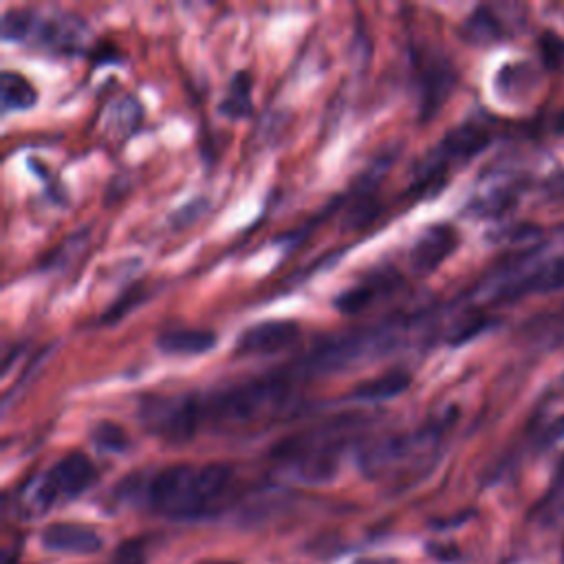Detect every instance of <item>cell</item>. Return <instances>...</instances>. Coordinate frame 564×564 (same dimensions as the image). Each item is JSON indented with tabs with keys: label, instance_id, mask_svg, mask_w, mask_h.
I'll list each match as a JSON object with an SVG mask.
<instances>
[{
	"label": "cell",
	"instance_id": "3957f363",
	"mask_svg": "<svg viewBox=\"0 0 564 564\" xmlns=\"http://www.w3.org/2000/svg\"><path fill=\"white\" fill-rule=\"evenodd\" d=\"M352 427V423L333 421L324 427L302 432L280 443L275 458L302 482H326L339 469Z\"/></svg>",
	"mask_w": 564,
	"mask_h": 564
},
{
	"label": "cell",
	"instance_id": "d4e9b609",
	"mask_svg": "<svg viewBox=\"0 0 564 564\" xmlns=\"http://www.w3.org/2000/svg\"><path fill=\"white\" fill-rule=\"evenodd\" d=\"M121 302H117V304H112L110 306V311H106L104 313V322H115V319H119L132 304H137L139 302V293L134 291V289H130L128 293H126V297H119Z\"/></svg>",
	"mask_w": 564,
	"mask_h": 564
},
{
	"label": "cell",
	"instance_id": "f1b7e54d",
	"mask_svg": "<svg viewBox=\"0 0 564 564\" xmlns=\"http://www.w3.org/2000/svg\"><path fill=\"white\" fill-rule=\"evenodd\" d=\"M560 476H564V460H562V467H560Z\"/></svg>",
	"mask_w": 564,
	"mask_h": 564
},
{
	"label": "cell",
	"instance_id": "4fadbf2b",
	"mask_svg": "<svg viewBox=\"0 0 564 564\" xmlns=\"http://www.w3.org/2000/svg\"><path fill=\"white\" fill-rule=\"evenodd\" d=\"M156 346L165 355H203L216 346V333L203 328H174L161 333Z\"/></svg>",
	"mask_w": 564,
	"mask_h": 564
},
{
	"label": "cell",
	"instance_id": "5bb4252c",
	"mask_svg": "<svg viewBox=\"0 0 564 564\" xmlns=\"http://www.w3.org/2000/svg\"><path fill=\"white\" fill-rule=\"evenodd\" d=\"M410 375L405 370H388L383 375L370 377L359 381L350 397L357 401H366V403H379V401H388L397 394H401L403 390H408L410 386Z\"/></svg>",
	"mask_w": 564,
	"mask_h": 564
},
{
	"label": "cell",
	"instance_id": "7a4b0ae2",
	"mask_svg": "<svg viewBox=\"0 0 564 564\" xmlns=\"http://www.w3.org/2000/svg\"><path fill=\"white\" fill-rule=\"evenodd\" d=\"M295 381L297 377L291 370H280L216 392L203 399L205 423L220 430H236L275 421L284 416L295 401Z\"/></svg>",
	"mask_w": 564,
	"mask_h": 564
},
{
	"label": "cell",
	"instance_id": "ffe728a7",
	"mask_svg": "<svg viewBox=\"0 0 564 564\" xmlns=\"http://www.w3.org/2000/svg\"><path fill=\"white\" fill-rule=\"evenodd\" d=\"M37 15L29 9H9L2 13V37L4 40H29L33 37Z\"/></svg>",
	"mask_w": 564,
	"mask_h": 564
},
{
	"label": "cell",
	"instance_id": "44dd1931",
	"mask_svg": "<svg viewBox=\"0 0 564 564\" xmlns=\"http://www.w3.org/2000/svg\"><path fill=\"white\" fill-rule=\"evenodd\" d=\"M90 441L101 452H123L128 447L126 432L112 421H99L90 430Z\"/></svg>",
	"mask_w": 564,
	"mask_h": 564
},
{
	"label": "cell",
	"instance_id": "8992f818",
	"mask_svg": "<svg viewBox=\"0 0 564 564\" xmlns=\"http://www.w3.org/2000/svg\"><path fill=\"white\" fill-rule=\"evenodd\" d=\"M139 416L148 432L170 443H185L205 425L203 399L189 392L150 397L141 403Z\"/></svg>",
	"mask_w": 564,
	"mask_h": 564
},
{
	"label": "cell",
	"instance_id": "7c38bea8",
	"mask_svg": "<svg viewBox=\"0 0 564 564\" xmlns=\"http://www.w3.org/2000/svg\"><path fill=\"white\" fill-rule=\"evenodd\" d=\"M489 145V132L478 126V123H463L452 128L441 145H438V156L443 161L449 159H471L474 154L482 152Z\"/></svg>",
	"mask_w": 564,
	"mask_h": 564
},
{
	"label": "cell",
	"instance_id": "6da1fadb",
	"mask_svg": "<svg viewBox=\"0 0 564 564\" xmlns=\"http://www.w3.org/2000/svg\"><path fill=\"white\" fill-rule=\"evenodd\" d=\"M234 491V469L225 463H176L143 482V502L170 520L216 516Z\"/></svg>",
	"mask_w": 564,
	"mask_h": 564
},
{
	"label": "cell",
	"instance_id": "d6986e66",
	"mask_svg": "<svg viewBox=\"0 0 564 564\" xmlns=\"http://www.w3.org/2000/svg\"><path fill=\"white\" fill-rule=\"evenodd\" d=\"M449 84H452V77H449V70L443 68V66H434L430 68L425 82H423V117H430L445 99L447 90H449Z\"/></svg>",
	"mask_w": 564,
	"mask_h": 564
},
{
	"label": "cell",
	"instance_id": "cb8c5ba5",
	"mask_svg": "<svg viewBox=\"0 0 564 564\" xmlns=\"http://www.w3.org/2000/svg\"><path fill=\"white\" fill-rule=\"evenodd\" d=\"M110 564H143V549L139 546V542H126L123 546H119Z\"/></svg>",
	"mask_w": 564,
	"mask_h": 564
},
{
	"label": "cell",
	"instance_id": "2e32d148",
	"mask_svg": "<svg viewBox=\"0 0 564 564\" xmlns=\"http://www.w3.org/2000/svg\"><path fill=\"white\" fill-rule=\"evenodd\" d=\"M249 110H251V77L249 73L240 70L229 82L227 95L220 101V112L231 119H238L249 115Z\"/></svg>",
	"mask_w": 564,
	"mask_h": 564
},
{
	"label": "cell",
	"instance_id": "83f0119b",
	"mask_svg": "<svg viewBox=\"0 0 564 564\" xmlns=\"http://www.w3.org/2000/svg\"><path fill=\"white\" fill-rule=\"evenodd\" d=\"M200 564H238V562H234V560H205Z\"/></svg>",
	"mask_w": 564,
	"mask_h": 564
},
{
	"label": "cell",
	"instance_id": "52a82bcc",
	"mask_svg": "<svg viewBox=\"0 0 564 564\" xmlns=\"http://www.w3.org/2000/svg\"><path fill=\"white\" fill-rule=\"evenodd\" d=\"M555 291H564V256L544 260L533 269H529L524 275L502 282L494 293V300L509 302L529 293H555Z\"/></svg>",
	"mask_w": 564,
	"mask_h": 564
},
{
	"label": "cell",
	"instance_id": "e0dca14e",
	"mask_svg": "<svg viewBox=\"0 0 564 564\" xmlns=\"http://www.w3.org/2000/svg\"><path fill=\"white\" fill-rule=\"evenodd\" d=\"M386 282H390V280H368V282H361V284H357V286H350V289L341 291V293L335 297L337 311H341V313H346V315L361 313L366 306L372 304V300L377 297L379 289L386 286Z\"/></svg>",
	"mask_w": 564,
	"mask_h": 564
},
{
	"label": "cell",
	"instance_id": "7402d4cb",
	"mask_svg": "<svg viewBox=\"0 0 564 564\" xmlns=\"http://www.w3.org/2000/svg\"><path fill=\"white\" fill-rule=\"evenodd\" d=\"M540 51H542V62L557 73H564V37L557 33H544L540 37Z\"/></svg>",
	"mask_w": 564,
	"mask_h": 564
},
{
	"label": "cell",
	"instance_id": "484cf974",
	"mask_svg": "<svg viewBox=\"0 0 564 564\" xmlns=\"http://www.w3.org/2000/svg\"><path fill=\"white\" fill-rule=\"evenodd\" d=\"M352 564H399L394 557H357Z\"/></svg>",
	"mask_w": 564,
	"mask_h": 564
},
{
	"label": "cell",
	"instance_id": "9a60e30c",
	"mask_svg": "<svg viewBox=\"0 0 564 564\" xmlns=\"http://www.w3.org/2000/svg\"><path fill=\"white\" fill-rule=\"evenodd\" d=\"M0 99L4 110H18V108H31L37 99L35 88L26 77L13 70H2L0 75Z\"/></svg>",
	"mask_w": 564,
	"mask_h": 564
},
{
	"label": "cell",
	"instance_id": "ba28073f",
	"mask_svg": "<svg viewBox=\"0 0 564 564\" xmlns=\"http://www.w3.org/2000/svg\"><path fill=\"white\" fill-rule=\"evenodd\" d=\"M300 337V324L293 319H267L245 328L236 341L242 355H273L289 348Z\"/></svg>",
	"mask_w": 564,
	"mask_h": 564
},
{
	"label": "cell",
	"instance_id": "5b68a950",
	"mask_svg": "<svg viewBox=\"0 0 564 564\" xmlns=\"http://www.w3.org/2000/svg\"><path fill=\"white\" fill-rule=\"evenodd\" d=\"M438 427H425L410 434H394L370 443L359 452V467L370 478H386L427 458L438 443Z\"/></svg>",
	"mask_w": 564,
	"mask_h": 564
},
{
	"label": "cell",
	"instance_id": "277c9868",
	"mask_svg": "<svg viewBox=\"0 0 564 564\" xmlns=\"http://www.w3.org/2000/svg\"><path fill=\"white\" fill-rule=\"evenodd\" d=\"M95 480L97 469L90 458L82 452H70L24 482L18 502L24 516H44L53 507L82 496Z\"/></svg>",
	"mask_w": 564,
	"mask_h": 564
},
{
	"label": "cell",
	"instance_id": "4316f807",
	"mask_svg": "<svg viewBox=\"0 0 564 564\" xmlns=\"http://www.w3.org/2000/svg\"><path fill=\"white\" fill-rule=\"evenodd\" d=\"M555 132H564V110L557 115V119H555Z\"/></svg>",
	"mask_w": 564,
	"mask_h": 564
},
{
	"label": "cell",
	"instance_id": "30bf717a",
	"mask_svg": "<svg viewBox=\"0 0 564 564\" xmlns=\"http://www.w3.org/2000/svg\"><path fill=\"white\" fill-rule=\"evenodd\" d=\"M458 234L449 225L427 227L410 249V264L419 273H430L441 267V262L456 249Z\"/></svg>",
	"mask_w": 564,
	"mask_h": 564
},
{
	"label": "cell",
	"instance_id": "9c48e42d",
	"mask_svg": "<svg viewBox=\"0 0 564 564\" xmlns=\"http://www.w3.org/2000/svg\"><path fill=\"white\" fill-rule=\"evenodd\" d=\"M42 546L53 553H79V555H90L101 551L104 540L101 535L82 522H53L44 527L42 535Z\"/></svg>",
	"mask_w": 564,
	"mask_h": 564
},
{
	"label": "cell",
	"instance_id": "ac0fdd59",
	"mask_svg": "<svg viewBox=\"0 0 564 564\" xmlns=\"http://www.w3.org/2000/svg\"><path fill=\"white\" fill-rule=\"evenodd\" d=\"M463 33H465V37H467L469 42H474V44H485V42H491V40H498V37H500V24H498V18L494 15L491 9L478 7V9L465 20Z\"/></svg>",
	"mask_w": 564,
	"mask_h": 564
},
{
	"label": "cell",
	"instance_id": "603a6c76",
	"mask_svg": "<svg viewBox=\"0 0 564 564\" xmlns=\"http://www.w3.org/2000/svg\"><path fill=\"white\" fill-rule=\"evenodd\" d=\"M485 328V317L482 315H465L456 322V326L449 333V341L452 344H463L469 337H474L476 333H480Z\"/></svg>",
	"mask_w": 564,
	"mask_h": 564
},
{
	"label": "cell",
	"instance_id": "8fae6325",
	"mask_svg": "<svg viewBox=\"0 0 564 564\" xmlns=\"http://www.w3.org/2000/svg\"><path fill=\"white\" fill-rule=\"evenodd\" d=\"M86 26L75 18V15H51L46 20H37L35 22V31L33 37L37 35V40L42 44H46L48 48H62V51H73L82 46Z\"/></svg>",
	"mask_w": 564,
	"mask_h": 564
}]
</instances>
